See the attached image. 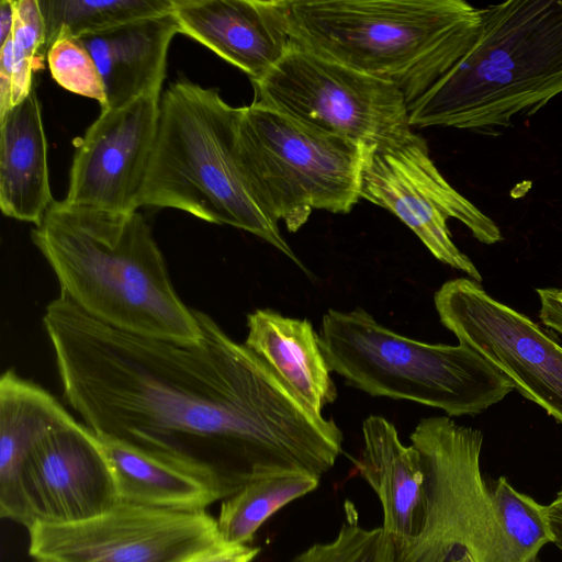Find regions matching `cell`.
I'll use <instances>...</instances> for the list:
<instances>
[{"instance_id": "cell-1", "label": "cell", "mask_w": 562, "mask_h": 562, "mask_svg": "<svg viewBox=\"0 0 562 562\" xmlns=\"http://www.w3.org/2000/svg\"><path fill=\"white\" fill-rule=\"evenodd\" d=\"M196 341L130 334L64 294L45 308L64 396L101 440L190 471L224 498L282 471L321 477L342 452L334 419L195 310Z\"/></svg>"}, {"instance_id": "cell-10", "label": "cell", "mask_w": 562, "mask_h": 562, "mask_svg": "<svg viewBox=\"0 0 562 562\" xmlns=\"http://www.w3.org/2000/svg\"><path fill=\"white\" fill-rule=\"evenodd\" d=\"M359 195L393 213L436 259L479 283L483 278L453 243L448 220L460 221L482 244L503 240L499 226L447 181L413 131L364 148Z\"/></svg>"}, {"instance_id": "cell-5", "label": "cell", "mask_w": 562, "mask_h": 562, "mask_svg": "<svg viewBox=\"0 0 562 562\" xmlns=\"http://www.w3.org/2000/svg\"><path fill=\"white\" fill-rule=\"evenodd\" d=\"M240 106L188 79L160 99L157 136L137 206L172 207L269 243L302 267L259 205L237 150Z\"/></svg>"}, {"instance_id": "cell-28", "label": "cell", "mask_w": 562, "mask_h": 562, "mask_svg": "<svg viewBox=\"0 0 562 562\" xmlns=\"http://www.w3.org/2000/svg\"><path fill=\"white\" fill-rule=\"evenodd\" d=\"M258 553L259 549L250 546L223 543L184 562H251Z\"/></svg>"}, {"instance_id": "cell-30", "label": "cell", "mask_w": 562, "mask_h": 562, "mask_svg": "<svg viewBox=\"0 0 562 562\" xmlns=\"http://www.w3.org/2000/svg\"><path fill=\"white\" fill-rule=\"evenodd\" d=\"M15 18L14 0L0 1V45L11 36Z\"/></svg>"}, {"instance_id": "cell-33", "label": "cell", "mask_w": 562, "mask_h": 562, "mask_svg": "<svg viewBox=\"0 0 562 562\" xmlns=\"http://www.w3.org/2000/svg\"><path fill=\"white\" fill-rule=\"evenodd\" d=\"M562 289V288H561Z\"/></svg>"}, {"instance_id": "cell-22", "label": "cell", "mask_w": 562, "mask_h": 562, "mask_svg": "<svg viewBox=\"0 0 562 562\" xmlns=\"http://www.w3.org/2000/svg\"><path fill=\"white\" fill-rule=\"evenodd\" d=\"M321 477L307 472L282 471L257 476L221 504L217 529L224 543L248 546L256 531L276 512L319 484Z\"/></svg>"}, {"instance_id": "cell-7", "label": "cell", "mask_w": 562, "mask_h": 562, "mask_svg": "<svg viewBox=\"0 0 562 562\" xmlns=\"http://www.w3.org/2000/svg\"><path fill=\"white\" fill-rule=\"evenodd\" d=\"M254 101L240 106L237 150L259 205L289 232L314 210L347 214L360 199L364 148Z\"/></svg>"}, {"instance_id": "cell-12", "label": "cell", "mask_w": 562, "mask_h": 562, "mask_svg": "<svg viewBox=\"0 0 562 562\" xmlns=\"http://www.w3.org/2000/svg\"><path fill=\"white\" fill-rule=\"evenodd\" d=\"M440 322L501 371L525 398L562 425V346L531 318L495 300L470 278L435 293Z\"/></svg>"}, {"instance_id": "cell-11", "label": "cell", "mask_w": 562, "mask_h": 562, "mask_svg": "<svg viewBox=\"0 0 562 562\" xmlns=\"http://www.w3.org/2000/svg\"><path fill=\"white\" fill-rule=\"evenodd\" d=\"M30 555L45 562H184L224 542L205 510L120 501L93 518L27 528Z\"/></svg>"}, {"instance_id": "cell-16", "label": "cell", "mask_w": 562, "mask_h": 562, "mask_svg": "<svg viewBox=\"0 0 562 562\" xmlns=\"http://www.w3.org/2000/svg\"><path fill=\"white\" fill-rule=\"evenodd\" d=\"M180 33L172 13L133 21L80 37L100 72L105 104L122 106L140 95L160 93L170 43Z\"/></svg>"}, {"instance_id": "cell-6", "label": "cell", "mask_w": 562, "mask_h": 562, "mask_svg": "<svg viewBox=\"0 0 562 562\" xmlns=\"http://www.w3.org/2000/svg\"><path fill=\"white\" fill-rule=\"evenodd\" d=\"M318 337L330 371L372 396L420 403L452 417L482 413L514 391L510 381L470 347L398 335L359 307L329 308Z\"/></svg>"}, {"instance_id": "cell-14", "label": "cell", "mask_w": 562, "mask_h": 562, "mask_svg": "<svg viewBox=\"0 0 562 562\" xmlns=\"http://www.w3.org/2000/svg\"><path fill=\"white\" fill-rule=\"evenodd\" d=\"M160 93L101 110L79 139L64 201L110 212L137 211L153 156Z\"/></svg>"}, {"instance_id": "cell-27", "label": "cell", "mask_w": 562, "mask_h": 562, "mask_svg": "<svg viewBox=\"0 0 562 562\" xmlns=\"http://www.w3.org/2000/svg\"><path fill=\"white\" fill-rule=\"evenodd\" d=\"M536 292L540 301V321L562 335V289L540 288Z\"/></svg>"}, {"instance_id": "cell-4", "label": "cell", "mask_w": 562, "mask_h": 562, "mask_svg": "<svg viewBox=\"0 0 562 562\" xmlns=\"http://www.w3.org/2000/svg\"><path fill=\"white\" fill-rule=\"evenodd\" d=\"M295 43L395 86L408 108L475 43L483 8L463 0L289 1Z\"/></svg>"}, {"instance_id": "cell-8", "label": "cell", "mask_w": 562, "mask_h": 562, "mask_svg": "<svg viewBox=\"0 0 562 562\" xmlns=\"http://www.w3.org/2000/svg\"><path fill=\"white\" fill-rule=\"evenodd\" d=\"M411 441L420 458L425 513L416 536L393 543V562H450L463 551L476 562H525L506 532L495 486L481 472L482 431L429 417Z\"/></svg>"}, {"instance_id": "cell-21", "label": "cell", "mask_w": 562, "mask_h": 562, "mask_svg": "<svg viewBox=\"0 0 562 562\" xmlns=\"http://www.w3.org/2000/svg\"><path fill=\"white\" fill-rule=\"evenodd\" d=\"M119 499L171 510L198 512L224 499L210 481L128 447L101 440Z\"/></svg>"}, {"instance_id": "cell-15", "label": "cell", "mask_w": 562, "mask_h": 562, "mask_svg": "<svg viewBox=\"0 0 562 562\" xmlns=\"http://www.w3.org/2000/svg\"><path fill=\"white\" fill-rule=\"evenodd\" d=\"M180 33L248 75H267L295 45L289 0H172Z\"/></svg>"}, {"instance_id": "cell-31", "label": "cell", "mask_w": 562, "mask_h": 562, "mask_svg": "<svg viewBox=\"0 0 562 562\" xmlns=\"http://www.w3.org/2000/svg\"><path fill=\"white\" fill-rule=\"evenodd\" d=\"M450 562H476L473 557L468 552L463 551L456 558H453Z\"/></svg>"}, {"instance_id": "cell-32", "label": "cell", "mask_w": 562, "mask_h": 562, "mask_svg": "<svg viewBox=\"0 0 562 562\" xmlns=\"http://www.w3.org/2000/svg\"><path fill=\"white\" fill-rule=\"evenodd\" d=\"M34 562H45V561H34Z\"/></svg>"}, {"instance_id": "cell-24", "label": "cell", "mask_w": 562, "mask_h": 562, "mask_svg": "<svg viewBox=\"0 0 562 562\" xmlns=\"http://www.w3.org/2000/svg\"><path fill=\"white\" fill-rule=\"evenodd\" d=\"M11 36L0 50V114L22 102L33 90V74L43 68L45 25L38 0H14Z\"/></svg>"}, {"instance_id": "cell-18", "label": "cell", "mask_w": 562, "mask_h": 562, "mask_svg": "<svg viewBox=\"0 0 562 562\" xmlns=\"http://www.w3.org/2000/svg\"><path fill=\"white\" fill-rule=\"evenodd\" d=\"M53 203L42 106L33 88L0 114V207L8 217L37 225Z\"/></svg>"}, {"instance_id": "cell-13", "label": "cell", "mask_w": 562, "mask_h": 562, "mask_svg": "<svg viewBox=\"0 0 562 562\" xmlns=\"http://www.w3.org/2000/svg\"><path fill=\"white\" fill-rule=\"evenodd\" d=\"M19 488L26 528L83 521L120 502L101 439L74 417L33 447Z\"/></svg>"}, {"instance_id": "cell-19", "label": "cell", "mask_w": 562, "mask_h": 562, "mask_svg": "<svg viewBox=\"0 0 562 562\" xmlns=\"http://www.w3.org/2000/svg\"><path fill=\"white\" fill-rule=\"evenodd\" d=\"M72 416L46 390L13 370L0 379V513L25 526L20 474L33 447Z\"/></svg>"}, {"instance_id": "cell-2", "label": "cell", "mask_w": 562, "mask_h": 562, "mask_svg": "<svg viewBox=\"0 0 562 562\" xmlns=\"http://www.w3.org/2000/svg\"><path fill=\"white\" fill-rule=\"evenodd\" d=\"M64 294L116 329L196 341L195 310L178 296L151 229L137 212H110L54 201L31 234Z\"/></svg>"}, {"instance_id": "cell-29", "label": "cell", "mask_w": 562, "mask_h": 562, "mask_svg": "<svg viewBox=\"0 0 562 562\" xmlns=\"http://www.w3.org/2000/svg\"><path fill=\"white\" fill-rule=\"evenodd\" d=\"M547 513L553 533V544L562 552V488L547 505Z\"/></svg>"}, {"instance_id": "cell-9", "label": "cell", "mask_w": 562, "mask_h": 562, "mask_svg": "<svg viewBox=\"0 0 562 562\" xmlns=\"http://www.w3.org/2000/svg\"><path fill=\"white\" fill-rule=\"evenodd\" d=\"M251 83L254 101L363 146L412 131L408 103L395 86L296 43Z\"/></svg>"}, {"instance_id": "cell-17", "label": "cell", "mask_w": 562, "mask_h": 562, "mask_svg": "<svg viewBox=\"0 0 562 562\" xmlns=\"http://www.w3.org/2000/svg\"><path fill=\"white\" fill-rule=\"evenodd\" d=\"M363 447L356 461L359 474L375 492L383 510L382 528L393 543L416 536L425 513L419 453L405 446L395 426L372 415L362 424Z\"/></svg>"}, {"instance_id": "cell-20", "label": "cell", "mask_w": 562, "mask_h": 562, "mask_svg": "<svg viewBox=\"0 0 562 562\" xmlns=\"http://www.w3.org/2000/svg\"><path fill=\"white\" fill-rule=\"evenodd\" d=\"M245 345L266 361L317 414L337 397L319 337L308 319L271 308L247 315Z\"/></svg>"}, {"instance_id": "cell-26", "label": "cell", "mask_w": 562, "mask_h": 562, "mask_svg": "<svg viewBox=\"0 0 562 562\" xmlns=\"http://www.w3.org/2000/svg\"><path fill=\"white\" fill-rule=\"evenodd\" d=\"M50 75L64 89L105 104L103 82L98 67L79 38L58 36L46 54Z\"/></svg>"}, {"instance_id": "cell-23", "label": "cell", "mask_w": 562, "mask_h": 562, "mask_svg": "<svg viewBox=\"0 0 562 562\" xmlns=\"http://www.w3.org/2000/svg\"><path fill=\"white\" fill-rule=\"evenodd\" d=\"M45 52L61 35L85 37L172 12V0H38Z\"/></svg>"}, {"instance_id": "cell-25", "label": "cell", "mask_w": 562, "mask_h": 562, "mask_svg": "<svg viewBox=\"0 0 562 562\" xmlns=\"http://www.w3.org/2000/svg\"><path fill=\"white\" fill-rule=\"evenodd\" d=\"M345 512L346 519L333 540L311 546L293 562H393L394 544L382 526L362 527L349 504Z\"/></svg>"}, {"instance_id": "cell-3", "label": "cell", "mask_w": 562, "mask_h": 562, "mask_svg": "<svg viewBox=\"0 0 562 562\" xmlns=\"http://www.w3.org/2000/svg\"><path fill=\"white\" fill-rule=\"evenodd\" d=\"M562 93V0L483 8L470 50L409 108V124L498 136Z\"/></svg>"}]
</instances>
